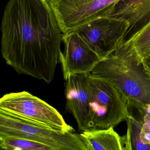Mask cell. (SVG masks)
<instances>
[{"label":"cell","mask_w":150,"mask_h":150,"mask_svg":"<svg viewBox=\"0 0 150 150\" xmlns=\"http://www.w3.org/2000/svg\"><path fill=\"white\" fill-rule=\"evenodd\" d=\"M1 50L19 74L47 83L61 56L62 35L47 0H9L1 25Z\"/></svg>","instance_id":"1"},{"label":"cell","mask_w":150,"mask_h":150,"mask_svg":"<svg viewBox=\"0 0 150 150\" xmlns=\"http://www.w3.org/2000/svg\"><path fill=\"white\" fill-rule=\"evenodd\" d=\"M90 74L112 81L140 115H150V80L134 50L122 43L100 60Z\"/></svg>","instance_id":"2"},{"label":"cell","mask_w":150,"mask_h":150,"mask_svg":"<svg viewBox=\"0 0 150 150\" xmlns=\"http://www.w3.org/2000/svg\"><path fill=\"white\" fill-rule=\"evenodd\" d=\"M89 88L91 129L114 128L130 115L127 100L112 81L90 74Z\"/></svg>","instance_id":"3"},{"label":"cell","mask_w":150,"mask_h":150,"mask_svg":"<svg viewBox=\"0 0 150 150\" xmlns=\"http://www.w3.org/2000/svg\"><path fill=\"white\" fill-rule=\"evenodd\" d=\"M0 135L29 139L53 150H87L80 134L53 129L0 110Z\"/></svg>","instance_id":"4"},{"label":"cell","mask_w":150,"mask_h":150,"mask_svg":"<svg viewBox=\"0 0 150 150\" xmlns=\"http://www.w3.org/2000/svg\"><path fill=\"white\" fill-rule=\"evenodd\" d=\"M0 110L53 129L74 131L56 109L26 91L4 95L0 99Z\"/></svg>","instance_id":"5"},{"label":"cell","mask_w":150,"mask_h":150,"mask_svg":"<svg viewBox=\"0 0 150 150\" xmlns=\"http://www.w3.org/2000/svg\"><path fill=\"white\" fill-rule=\"evenodd\" d=\"M129 27V23L125 20L103 17L93 20L75 30L102 59L124 42Z\"/></svg>","instance_id":"6"},{"label":"cell","mask_w":150,"mask_h":150,"mask_svg":"<svg viewBox=\"0 0 150 150\" xmlns=\"http://www.w3.org/2000/svg\"><path fill=\"white\" fill-rule=\"evenodd\" d=\"M65 45L60 61L64 79L75 74H90L101 60L79 35L75 30L62 35Z\"/></svg>","instance_id":"7"},{"label":"cell","mask_w":150,"mask_h":150,"mask_svg":"<svg viewBox=\"0 0 150 150\" xmlns=\"http://www.w3.org/2000/svg\"><path fill=\"white\" fill-rule=\"evenodd\" d=\"M90 74H75L66 80V108L76 120L78 128L83 132L92 127L89 95Z\"/></svg>","instance_id":"8"},{"label":"cell","mask_w":150,"mask_h":150,"mask_svg":"<svg viewBox=\"0 0 150 150\" xmlns=\"http://www.w3.org/2000/svg\"><path fill=\"white\" fill-rule=\"evenodd\" d=\"M103 17L122 19L128 23L124 42L150 21V0H119Z\"/></svg>","instance_id":"9"},{"label":"cell","mask_w":150,"mask_h":150,"mask_svg":"<svg viewBox=\"0 0 150 150\" xmlns=\"http://www.w3.org/2000/svg\"><path fill=\"white\" fill-rule=\"evenodd\" d=\"M80 136L87 150H125L124 137H121L112 127L90 129Z\"/></svg>","instance_id":"10"},{"label":"cell","mask_w":150,"mask_h":150,"mask_svg":"<svg viewBox=\"0 0 150 150\" xmlns=\"http://www.w3.org/2000/svg\"><path fill=\"white\" fill-rule=\"evenodd\" d=\"M119 0H73V14L79 25L103 17Z\"/></svg>","instance_id":"11"},{"label":"cell","mask_w":150,"mask_h":150,"mask_svg":"<svg viewBox=\"0 0 150 150\" xmlns=\"http://www.w3.org/2000/svg\"><path fill=\"white\" fill-rule=\"evenodd\" d=\"M0 148L6 150H53L42 143L29 139L0 135Z\"/></svg>","instance_id":"12"},{"label":"cell","mask_w":150,"mask_h":150,"mask_svg":"<svg viewBox=\"0 0 150 150\" xmlns=\"http://www.w3.org/2000/svg\"><path fill=\"white\" fill-rule=\"evenodd\" d=\"M127 130L124 137L125 150H150V146L141 142L140 133L142 128V122L135 119L131 115L126 120Z\"/></svg>","instance_id":"13"},{"label":"cell","mask_w":150,"mask_h":150,"mask_svg":"<svg viewBox=\"0 0 150 150\" xmlns=\"http://www.w3.org/2000/svg\"><path fill=\"white\" fill-rule=\"evenodd\" d=\"M124 42L134 50L141 61L150 52V21Z\"/></svg>","instance_id":"14"},{"label":"cell","mask_w":150,"mask_h":150,"mask_svg":"<svg viewBox=\"0 0 150 150\" xmlns=\"http://www.w3.org/2000/svg\"><path fill=\"white\" fill-rule=\"evenodd\" d=\"M144 70L150 80V52L141 60Z\"/></svg>","instance_id":"15"},{"label":"cell","mask_w":150,"mask_h":150,"mask_svg":"<svg viewBox=\"0 0 150 150\" xmlns=\"http://www.w3.org/2000/svg\"><path fill=\"white\" fill-rule=\"evenodd\" d=\"M142 128L150 132V115H146L143 117L142 121Z\"/></svg>","instance_id":"16"}]
</instances>
